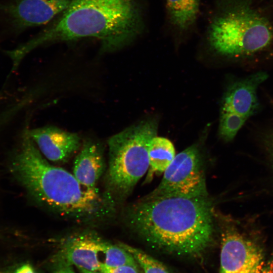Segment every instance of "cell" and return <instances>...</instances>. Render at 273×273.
I'll use <instances>...</instances> for the list:
<instances>
[{"label": "cell", "instance_id": "cell-1", "mask_svg": "<svg viewBox=\"0 0 273 273\" xmlns=\"http://www.w3.org/2000/svg\"><path fill=\"white\" fill-rule=\"evenodd\" d=\"M124 219L152 247L193 257L211 245L217 225L208 197H144L126 208Z\"/></svg>", "mask_w": 273, "mask_h": 273}, {"label": "cell", "instance_id": "cell-4", "mask_svg": "<svg viewBox=\"0 0 273 273\" xmlns=\"http://www.w3.org/2000/svg\"><path fill=\"white\" fill-rule=\"evenodd\" d=\"M206 32L211 49L229 58L253 55L273 42V26L252 0H219Z\"/></svg>", "mask_w": 273, "mask_h": 273}, {"label": "cell", "instance_id": "cell-6", "mask_svg": "<svg viewBox=\"0 0 273 273\" xmlns=\"http://www.w3.org/2000/svg\"><path fill=\"white\" fill-rule=\"evenodd\" d=\"M215 218L221 236L219 273H260L265 263L258 243L240 222L216 211Z\"/></svg>", "mask_w": 273, "mask_h": 273}, {"label": "cell", "instance_id": "cell-10", "mask_svg": "<svg viewBox=\"0 0 273 273\" xmlns=\"http://www.w3.org/2000/svg\"><path fill=\"white\" fill-rule=\"evenodd\" d=\"M71 0H18L0 5V9L9 16L14 26L23 29L48 23L63 12Z\"/></svg>", "mask_w": 273, "mask_h": 273}, {"label": "cell", "instance_id": "cell-9", "mask_svg": "<svg viewBox=\"0 0 273 273\" xmlns=\"http://www.w3.org/2000/svg\"><path fill=\"white\" fill-rule=\"evenodd\" d=\"M104 241L96 233L89 231L69 236L60 245L57 255L60 263L74 265L78 269L99 271Z\"/></svg>", "mask_w": 273, "mask_h": 273}, {"label": "cell", "instance_id": "cell-8", "mask_svg": "<svg viewBox=\"0 0 273 273\" xmlns=\"http://www.w3.org/2000/svg\"><path fill=\"white\" fill-rule=\"evenodd\" d=\"M267 77L266 72H257L233 82L227 88L222 100L220 115L238 130L257 112V90Z\"/></svg>", "mask_w": 273, "mask_h": 273}, {"label": "cell", "instance_id": "cell-22", "mask_svg": "<svg viewBox=\"0 0 273 273\" xmlns=\"http://www.w3.org/2000/svg\"><path fill=\"white\" fill-rule=\"evenodd\" d=\"M269 139L268 140V149L269 152L270 153L271 158L273 161V130L270 133V135L268 137Z\"/></svg>", "mask_w": 273, "mask_h": 273}, {"label": "cell", "instance_id": "cell-17", "mask_svg": "<svg viewBox=\"0 0 273 273\" xmlns=\"http://www.w3.org/2000/svg\"><path fill=\"white\" fill-rule=\"evenodd\" d=\"M100 271L102 273H139V269L130 265L108 267L101 263Z\"/></svg>", "mask_w": 273, "mask_h": 273}, {"label": "cell", "instance_id": "cell-15", "mask_svg": "<svg viewBox=\"0 0 273 273\" xmlns=\"http://www.w3.org/2000/svg\"><path fill=\"white\" fill-rule=\"evenodd\" d=\"M102 255L103 261L102 264L107 267L130 265L139 269L140 267L132 255L118 244H113L105 240Z\"/></svg>", "mask_w": 273, "mask_h": 273}, {"label": "cell", "instance_id": "cell-23", "mask_svg": "<svg viewBox=\"0 0 273 273\" xmlns=\"http://www.w3.org/2000/svg\"><path fill=\"white\" fill-rule=\"evenodd\" d=\"M81 273H102L100 271H89L84 269L79 268Z\"/></svg>", "mask_w": 273, "mask_h": 273}, {"label": "cell", "instance_id": "cell-21", "mask_svg": "<svg viewBox=\"0 0 273 273\" xmlns=\"http://www.w3.org/2000/svg\"><path fill=\"white\" fill-rule=\"evenodd\" d=\"M260 273H273V260L264 264Z\"/></svg>", "mask_w": 273, "mask_h": 273}, {"label": "cell", "instance_id": "cell-12", "mask_svg": "<svg viewBox=\"0 0 273 273\" xmlns=\"http://www.w3.org/2000/svg\"><path fill=\"white\" fill-rule=\"evenodd\" d=\"M106 169L102 145L94 140H85L74 160L73 174L81 185L95 189Z\"/></svg>", "mask_w": 273, "mask_h": 273}, {"label": "cell", "instance_id": "cell-16", "mask_svg": "<svg viewBox=\"0 0 273 273\" xmlns=\"http://www.w3.org/2000/svg\"><path fill=\"white\" fill-rule=\"evenodd\" d=\"M118 244L132 255L144 273H172L164 264L141 249L123 243Z\"/></svg>", "mask_w": 273, "mask_h": 273}, {"label": "cell", "instance_id": "cell-3", "mask_svg": "<svg viewBox=\"0 0 273 273\" xmlns=\"http://www.w3.org/2000/svg\"><path fill=\"white\" fill-rule=\"evenodd\" d=\"M144 26L139 0H71L57 21L11 53L21 61L40 45L84 37L99 39L103 52H112L135 39Z\"/></svg>", "mask_w": 273, "mask_h": 273}, {"label": "cell", "instance_id": "cell-20", "mask_svg": "<svg viewBox=\"0 0 273 273\" xmlns=\"http://www.w3.org/2000/svg\"><path fill=\"white\" fill-rule=\"evenodd\" d=\"M12 273H36L33 267L28 264L19 267Z\"/></svg>", "mask_w": 273, "mask_h": 273}, {"label": "cell", "instance_id": "cell-18", "mask_svg": "<svg viewBox=\"0 0 273 273\" xmlns=\"http://www.w3.org/2000/svg\"><path fill=\"white\" fill-rule=\"evenodd\" d=\"M11 121L9 114L4 110H0V131Z\"/></svg>", "mask_w": 273, "mask_h": 273}, {"label": "cell", "instance_id": "cell-5", "mask_svg": "<svg viewBox=\"0 0 273 273\" xmlns=\"http://www.w3.org/2000/svg\"><path fill=\"white\" fill-rule=\"evenodd\" d=\"M158 123L147 119L112 135L108 140L106 192L116 202L124 200L149 168V147L157 136Z\"/></svg>", "mask_w": 273, "mask_h": 273}, {"label": "cell", "instance_id": "cell-7", "mask_svg": "<svg viewBox=\"0 0 273 273\" xmlns=\"http://www.w3.org/2000/svg\"><path fill=\"white\" fill-rule=\"evenodd\" d=\"M160 184L147 197H207L200 151L192 145L175 155Z\"/></svg>", "mask_w": 273, "mask_h": 273}, {"label": "cell", "instance_id": "cell-2", "mask_svg": "<svg viewBox=\"0 0 273 273\" xmlns=\"http://www.w3.org/2000/svg\"><path fill=\"white\" fill-rule=\"evenodd\" d=\"M15 177L38 204L79 222H96L112 217L117 203L107 192L81 185L73 173L52 165L24 129L11 155Z\"/></svg>", "mask_w": 273, "mask_h": 273}, {"label": "cell", "instance_id": "cell-13", "mask_svg": "<svg viewBox=\"0 0 273 273\" xmlns=\"http://www.w3.org/2000/svg\"><path fill=\"white\" fill-rule=\"evenodd\" d=\"M171 24L185 32L195 24L199 13L200 0H165Z\"/></svg>", "mask_w": 273, "mask_h": 273}, {"label": "cell", "instance_id": "cell-14", "mask_svg": "<svg viewBox=\"0 0 273 273\" xmlns=\"http://www.w3.org/2000/svg\"><path fill=\"white\" fill-rule=\"evenodd\" d=\"M175 155L174 146L170 140L163 137H154L150 142L148 150V178L154 173H163Z\"/></svg>", "mask_w": 273, "mask_h": 273}, {"label": "cell", "instance_id": "cell-11", "mask_svg": "<svg viewBox=\"0 0 273 273\" xmlns=\"http://www.w3.org/2000/svg\"><path fill=\"white\" fill-rule=\"evenodd\" d=\"M28 133L44 158L56 164L67 162L81 147L78 134L55 126L28 129Z\"/></svg>", "mask_w": 273, "mask_h": 273}, {"label": "cell", "instance_id": "cell-19", "mask_svg": "<svg viewBox=\"0 0 273 273\" xmlns=\"http://www.w3.org/2000/svg\"><path fill=\"white\" fill-rule=\"evenodd\" d=\"M55 273H75L71 265L62 263L59 264Z\"/></svg>", "mask_w": 273, "mask_h": 273}]
</instances>
